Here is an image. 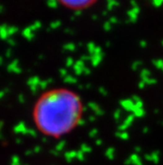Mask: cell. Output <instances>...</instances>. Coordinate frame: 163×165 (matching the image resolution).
I'll use <instances>...</instances> for the list:
<instances>
[{
  "label": "cell",
  "mask_w": 163,
  "mask_h": 165,
  "mask_svg": "<svg viewBox=\"0 0 163 165\" xmlns=\"http://www.w3.org/2000/svg\"><path fill=\"white\" fill-rule=\"evenodd\" d=\"M83 103L77 93L56 88L43 93L33 107L37 129L49 138H61L76 129L83 116Z\"/></svg>",
  "instance_id": "1"
},
{
  "label": "cell",
  "mask_w": 163,
  "mask_h": 165,
  "mask_svg": "<svg viewBox=\"0 0 163 165\" xmlns=\"http://www.w3.org/2000/svg\"><path fill=\"white\" fill-rule=\"evenodd\" d=\"M96 0H58L63 6L71 9H84L92 5Z\"/></svg>",
  "instance_id": "2"
}]
</instances>
